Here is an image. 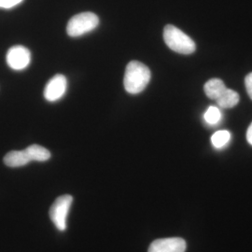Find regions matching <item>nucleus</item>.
Masks as SVG:
<instances>
[{
  "label": "nucleus",
  "mask_w": 252,
  "mask_h": 252,
  "mask_svg": "<svg viewBox=\"0 0 252 252\" xmlns=\"http://www.w3.org/2000/svg\"><path fill=\"white\" fill-rule=\"evenodd\" d=\"M151 77V70L144 63L138 61L130 62L126 66L124 79L126 92L131 94L141 93L149 84Z\"/></svg>",
  "instance_id": "f257e3e1"
},
{
  "label": "nucleus",
  "mask_w": 252,
  "mask_h": 252,
  "mask_svg": "<svg viewBox=\"0 0 252 252\" xmlns=\"http://www.w3.org/2000/svg\"><path fill=\"white\" fill-rule=\"evenodd\" d=\"M163 39L168 48L178 54L188 55L193 54L196 50L194 41L178 27L172 25L164 27Z\"/></svg>",
  "instance_id": "f03ea898"
},
{
  "label": "nucleus",
  "mask_w": 252,
  "mask_h": 252,
  "mask_svg": "<svg viewBox=\"0 0 252 252\" xmlns=\"http://www.w3.org/2000/svg\"><path fill=\"white\" fill-rule=\"evenodd\" d=\"M99 25V18L93 12H81L69 20L66 32L72 37L83 36L94 30Z\"/></svg>",
  "instance_id": "7ed1b4c3"
},
{
  "label": "nucleus",
  "mask_w": 252,
  "mask_h": 252,
  "mask_svg": "<svg viewBox=\"0 0 252 252\" xmlns=\"http://www.w3.org/2000/svg\"><path fill=\"white\" fill-rule=\"evenodd\" d=\"M72 202L73 197L71 195L64 194L56 199L51 207L50 218L59 231L63 232L66 229V219Z\"/></svg>",
  "instance_id": "20e7f679"
},
{
  "label": "nucleus",
  "mask_w": 252,
  "mask_h": 252,
  "mask_svg": "<svg viewBox=\"0 0 252 252\" xmlns=\"http://www.w3.org/2000/svg\"><path fill=\"white\" fill-rule=\"evenodd\" d=\"M7 63L13 70H24L29 65L31 61V54L24 46H13L7 54Z\"/></svg>",
  "instance_id": "39448f33"
},
{
  "label": "nucleus",
  "mask_w": 252,
  "mask_h": 252,
  "mask_svg": "<svg viewBox=\"0 0 252 252\" xmlns=\"http://www.w3.org/2000/svg\"><path fill=\"white\" fill-rule=\"evenodd\" d=\"M67 87L66 78L61 75H55L48 83L46 84L44 89V97L49 102H55L61 99L65 94Z\"/></svg>",
  "instance_id": "423d86ee"
},
{
  "label": "nucleus",
  "mask_w": 252,
  "mask_h": 252,
  "mask_svg": "<svg viewBox=\"0 0 252 252\" xmlns=\"http://www.w3.org/2000/svg\"><path fill=\"white\" fill-rule=\"evenodd\" d=\"M186 242L180 237L157 239L151 244L149 252H185Z\"/></svg>",
  "instance_id": "0eeeda50"
},
{
  "label": "nucleus",
  "mask_w": 252,
  "mask_h": 252,
  "mask_svg": "<svg viewBox=\"0 0 252 252\" xmlns=\"http://www.w3.org/2000/svg\"><path fill=\"white\" fill-rule=\"evenodd\" d=\"M31 162L30 156L27 150L24 151H12L6 154L4 157V162L9 167H21L27 165Z\"/></svg>",
  "instance_id": "6e6552de"
},
{
  "label": "nucleus",
  "mask_w": 252,
  "mask_h": 252,
  "mask_svg": "<svg viewBox=\"0 0 252 252\" xmlns=\"http://www.w3.org/2000/svg\"><path fill=\"white\" fill-rule=\"evenodd\" d=\"M227 89L224 82L220 79H211L205 84L204 90L207 97L210 99L217 100L220 94Z\"/></svg>",
  "instance_id": "1a4fd4ad"
},
{
  "label": "nucleus",
  "mask_w": 252,
  "mask_h": 252,
  "mask_svg": "<svg viewBox=\"0 0 252 252\" xmlns=\"http://www.w3.org/2000/svg\"><path fill=\"white\" fill-rule=\"evenodd\" d=\"M216 101L220 108H234L239 103V94L235 91L227 88Z\"/></svg>",
  "instance_id": "9d476101"
},
{
  "label": "nucleus",
  "mask_w": 252,
  "mask_h": 252,
  "mask_svg": "<svg viewBox=\"0 0 252 252\" xmlns=\"http://www.w3.org/2000/svg\"><path fill=\"white\" fill-rule=\"evenodd\" d=\"M26 150L30 156L31 161L46 162L51 158V153L42 146L36 144L31 145L27 147Z\"/></svg>",
  "instance_id": "9b49d317"
},
{
  "label": "nucleus",
  "mask_w": 252,
  "mask_h": 252,
  "mask_svg": "<svg viewBox=\"0 0 252 252\" xmlns=\"http://www.w3.org/2000/svg\"><path fill=\"white\" fill-rule=\"evenodd\" d=\"M231 140V133L227 130L218 131L211 137V143L216 149H222Z\"/></svg>",
  "instance_id": "f8f14e48"
},
{
  "label": "nucleus",
  "mask_w": 252,
  "mask_h": 252,
  "mask_svg": "<svg viewBox=\"0 0 252 252\" xmlns=\"http://www.w3.org/2000/svg\"><path fill=\"white\" fill-rule=\"evenodd\" d=\"M205 121L207 122L208 125L210 126H215L217 124H219L221 120V112L220 110V108H217V107H209L207 108L205 115Z\"/></svg>",
  "instance_id": "ddd939ff"
},
{
  "label": "nucleus",
  "mask_w": 252,
  "mask_h": 252,
  "mask_svg": "<svg viewBox=\"0 0 252 252\" xmlns=\"http://www.w3.org/2000/svg\"><path fill=\"white\" fill-rule=\"evenodd\" d=\"M23 0H0V8L11 9L19 5Z\"/></svg>",
  "instance_id": "4468645a"
},
{
  "label": "nucleus",
  "mask_w": 252,
  "mask_h": 252,
  "mask_svg": "<svg viewBox=\"0 0 252 252\" xmlns=\"http://www.w3.org/2000/svg\"><path fill=\"white\" fill-rule=\"evenodd\" d=\"M245 85H246V90L248 92L249 96L252 99V72L250 73L246 79H245Z\"/></svg>",
  "instance_id": "2eb2a0df"
},
{
  "label": "nucleus",
  "mask_w": 252,
  "mask_h": 252,
  "mask_svg": "<svg viewBox=\"0 0 252 252\" xmlns=\"http://www.w3.org/2000/svg\"><path fill=\"white\" fill-rule=\"evenodd\" d=\"M247 140L252 146V125L249 127V129H248V132H247Z\"/></svg>",
  "instance_id": "dca6fc26"
}]
</instances>
